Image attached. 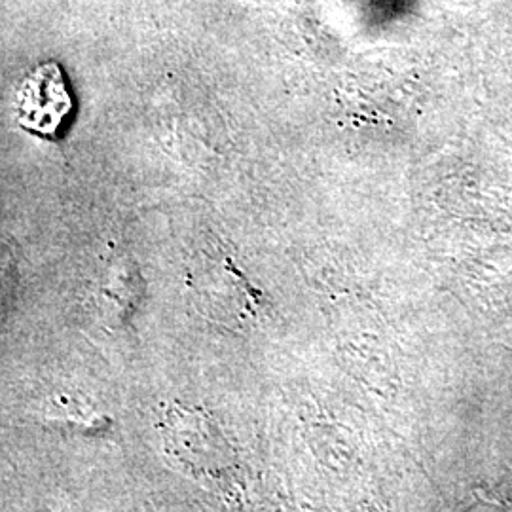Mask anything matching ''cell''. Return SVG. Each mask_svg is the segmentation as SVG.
I'll list each match as a JSON object with an SVG mask.
<instances>
[{
	"instance_id": "obj_1",
	"label": "cell",
	"mask_w": 512,
	"mask_h": 512,
	"mask_svg": "<svg viewBox=\"0 0 512 512\" xmlns=\"http://www.w3.org/2000/svg\"><path fill=\"white\" fill-rule=\"evenodd\" d=\"M71 107V93L55 63L40 65L19 86L16 112L19 124L27 131L54 135Z\"/></svg>"
},
{
	"instance_id": "obj_2",
	"label": "cell",
	"mask_w": 512,
	"mask_h": 512,
	"mask_svg": "<svg viewBox=\"0 0 512 512\" xmlns=\"http://www.w3.org/2000/svg\"><path fill=\"white\" fill-rule=\"evenodd\" d=\"M167 440L179 461L207 475H215L211 469H219L217 465L224 461L222 439L217 433H211V427L205 420H196L192 412L184 418L173 414Z\"/></svg>"
}]
</instances>
